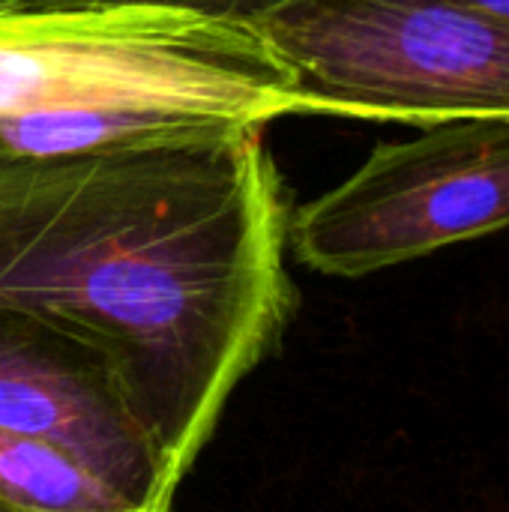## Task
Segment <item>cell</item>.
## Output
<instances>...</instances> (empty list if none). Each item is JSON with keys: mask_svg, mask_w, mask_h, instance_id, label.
Instances as JSON below:
<instances>
[{"mask_svg": "<svg viewBox=\"0 0 509 512\" xmlns=\"http://www.w3.org/2000/svg\"><path fill=\"white\" fill-rule=\"evenodd\" d=\"M87 512H135V510H87Z\"/></svg>", "mask_w": 509, "mask_h": 512, "instance_id": "cell-9", "label": "cell"}, {"mask_svg": "<svg viewBox=\"0 0 509 512\" xmlns=\"http://www.w3.org/2000/svg\"><path fill=\"white\" fill-rule=\"evenodd\" d=\"M465 3H474V6H480L486 12H495V15L509 21V0H465Z\"/></svg>", "mask_w": 509, "mask_h": 512, "instance_id": "cell-8", "label": "cell"}, {"mask_svg": "<svg viewBox=\"0 0 509 512\" xmlns=\"http://www.w3.org/2000/svg\"><path fill=\"white\" fill-rule=\"evenodd\" d=\"M0 429L69 450L132 510L171 512L177 489L105 357L15 309H0Z\"/></svg>", "mask_w": 509, "mask_h": 512, "instance_id": "cell-5", "label": "cell"}, {"mask_svg": "<svg viewBox=\"0 0 509 512\" xmlns=\"http://www.w3.org/2000/svg\"><path fill=\"white\" fill-rule=\"evenodd\" d=\"M264 129L0 162V309L105 357L177 489L297 291Z\"/></svg>", "mask_w": 509, "mask_h": 512, "instance_id": "cell-1", "label": "cell"}, {"mask_svg": "<svg viewBox=\"0 0 509 512\" xmlns=\"http://www.w3.org/2000/svg\"><path fill=\"white\" fill-rule=\"evenodd\" d=\"M509 228V120H456L369 159L291 216V249L324 276L360 279Z\"/></svg>", "mask_w": 509, "mask_h": 512, "instance_id": "cell-4", "label": "cell"}, {"mask_svg": "<svg viewBox=\"0 0 509 512\" xmlns=\"http://www.w3.org/2000/svg\"><path fill=\"white\" fill-rule=\"evenodd\" d=\"M285 0H0V15L6 12H72V9H174L192 12L213 21L249 24L255 27L264 15L279 9Z\"/></svg>", "mask_w": 509, "mask_h": 512, "instance_id": "cell-7", "label": "cell"}, {"mask_svg": "<svg viewBox=\"0 0 509 512\" xmlns=\"http://www.w3.org/2000/svg\"><path fill=\"white\" fill-rule=\"evenodd\" d=\"M303 114L249 24L174 9L0 15V162L267 129Z\"/></svg>", "mask_w": 509, "mask_h": 512, "instance_id": "cell-2", "label": "cell"}, {"mask_svg": "<svg viewBox=\"0 0 509 512\" xmlns=\"http://www.w3.org/2000/svg\"><path fill=\"white\" fill-rule=\"evenodd\" d=\"M255 30L303 114L432 129L509 120V21L465 0H285Z\"/></svg>", "mask_w": 509, "mask_h": 512, "instance_id": "cell-3", "label": "cell"}, {"mask_svg": "<svg viewBox=\"0 0 509 512\" xmlns=\"http://www.w3.org/2000/svg\"><path fill=\"white\" fill-rule=\"evenodd\" d=\"M87 510L132 507L69 450L0 429V512Z\"/></svg>", "mask_w": 509, "mask_h": 512, "instance_id": "cell-6", "label": "cell"}]
</instances>
